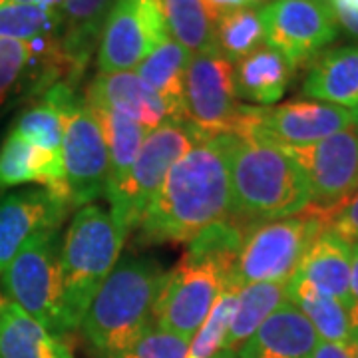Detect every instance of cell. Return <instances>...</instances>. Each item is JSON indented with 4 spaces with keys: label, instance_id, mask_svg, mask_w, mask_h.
Segmentation results:
<instances>
[{
    "label": "cell",
    "instance_id": "obj_21",
    "mask_svg": "<svg viewBox=\"0 0 358 358\" xmlns=\"http://www.w3.org/2000/svg\"><path fill=\"white\" fill-rule=\"evenodd\" d=\"M350 243H346L333 229H324L303 257L296 273L317 291L352 307L357 301L350 291Z\"/></svg>",
    "mask_w": 358,
    "mask_h": 358
},
{
    "label": "cell",
    "instance_id": "obj_41",
    "mask_svg": "<svg viewBox=\"0 0 358 358\" xmlns=\"http://www.w3.org/2000/svg\"><path fill=\"white\" fill-rule=\"evenodd\" d=\"M350 114H352V122H355V126H358V103L350 110Z\"/></svg>",
    "mask_w": 358,
    "mask_h": 358
},
{
    "label": "cell",
    "instance_id": "obj_35",
    "mask_svg": "<svg viewBox=\"0 0 358 358\" xmlns=\"http://www.w3.org/2000/svg\"><path fill=\"white\" fill-rule=\"evenodd\" d=\"M329 229L341 235L346 243H358V189L348 199L334 205V215Z\"/></svg>",
    "mask_w": 358,
    "mask_h": 358
},
{
    "label": "cell",
    "instance_id": "obj_4",
    "mask_svg": "<svg viewBox=\"0 0 358 358\" xmlns=\"http://www.w3.org/2000/svg\"><path fill=\"white\" fill-rule=\"evenodd\" d=\"M164 279V267L150 257L128 255L115 263L80 324L100 357H114L154 324V307Z\"/></svg>",
    "mask_w": 358,
    "mask_h": 358
},
{
    "label": "cell",
    "instance_id": "obj_12",
    "mask_svg": "<svg viewBox=\"0 0 358 358\" xmlns=\"http://www.w3.org/2000/svg\"><path fill=\"white\" fill-rule=\"evenodd\" d=\"M62 159L72 207H84L106 192L108 143L86 100H78L64 112Z\"/></svg>",
    "mask_w": 358,
    "mask_h": 358
},
{
    "label": "cell",
    "instance_id": "obj_22",
    "mask_svg": "<svg viewBox=\"0 0 358 358\" xmlns=\"http://www.w3.org/2000/svg\"><path fill=\"white\" fill-rule=\"evenodd\" d=\"M303 94L317 102L352 110L358 103V46H341L317 54L308 64Z\"/></svg>",
    "mask_w": 358,
    "mask_h": 358
},
{
    "label": "cell",
    "instance_id": "obj_40",
    "mask_svg": "<svg viewBox=\"0 0 358 358\" xmlns=\"http://www.w3.org/2000/svg\"><path fill=\"white\" fill-rule=\"evenodd\" d=\"M213 358H239V357H237L235 352H231V350H223V348H221Z\"/></svg>",
    "mask_w": 358,
    "mask_h": 358
},
{
    "label": "cell",
    "instance_id": "obj_25",
    "mask_svg": "<svg viewBox=\"0 0 358 358\" xmlns=\"http://www.w3.org/2000/svg\"><path fill=\"white\" fill-rule=\"evenodd\" d=\"M294 68L281 52L271 46H261L235 68V94L237 100L268 106L281 100L291 84Z\"/></svg>",
    "mask_w": 358,
    "mask_h": 358
},
{
    "label": "cell",
    "instance_id": "obj_43",
    "mask_svg": "<svg viewBox=\"0 0 358 358\" xmlns=\"http://www.w3.org/2000/svg\"><path fill=\"white\" fill-rule=\"evenodd\" d=\"M352 358H358V341L352 345Z\"/></svg>",
    "mask_w": 358,
    "mask_h": 358
},
{
    "label": "cell",
    "instance_id": "obj_33",
    "mask_svg": "<svg viewBox=\"0 0 358 358\" xmlns=\"http://www.w3.org/2000/svg\"><path fill=\"white\" fill-rule=\"evenodd\" d=\"M187 346V341L150 324L131 345L110 358H185Z\"/></svg>",
    "mask_w": 358,
    "mask_h": 358
},
{
    "label": "cell",
    "instance_id": "obj_19",
    "mask_svg": "<svg viewBox=\"0 0 358 358\" xmlns=\"http://www.w3.org/2000/svg\"><path fill=\"white\" fill-rule=\"evenodd\" d=\"M319 341V334L313 329L310 320L293 303L287 301L239 348L237 357L313 358Z\"/></svg>",
    "mask_w": 358,
    "mask_h": 358
},
{
    "label": "cell",
    "instance_id": "obj_31",
    "mask_svg": "<svg viewBox=\"0 0 358 358\" xmlns=\"http://www.w3.org/2000/svg\"><path fill=\"white\" fill-rule=\"evenodd\" d=\"M62 22V10H50L44 4H4L0 6V38L36 40L50 34Z\"/></svg>",
    "mask_w": 358,
    "mask_h": 358
},
{
    "label": "cell",
    "instance_id": "obj_9",
    "mask_svg": "<svg viewBox=\"0 0 358 358\" xmlns=\"http://www.w3.org/2000/svg\"><path fill=\"white\" fill-rule=\"evenodd\" d=\"M201 140L205 138L192 122L169 120L159 128L148 131L131 169L126 207L117 225L124 237H128L129 231L140 225L141 217L155 199L169 169Z\"/></svg>",
    "mask_w": 358,
    "mask_h": 358
},
{
    "label": "cell",
    "instance_id": "obj_5",
    "mask_svg": "<svg viewBox=\"0 0 358 358\" xmlns=\"http://www.w3.org/2000/svg\"><path fill=\"white\" fill-rule=\"evenodd\" d=\"M124 239L112 213L98 205H84L72 219L60 247L62 294L70 331L80 329L94 296L114 271Z\"/></svg>",
    "mask_w": 358,
    "mask_h": 358
},
{
    "label": "cell",
    "instance_id": "obj_3",
    "mask_svg": "<svg viewBox=\"0 0 358 358\" xmlns=\"http://www.w3.org/2000/svg\"><path fill=\"white\" fill-rule=\"evenodd\" d=\"M231 219L261 225L289 217L310 205L301 166L273 141L257 134H231Z\"/></svg>",
    "mask_w": 358,
    "mask_h": 358
},
{
    "label": "cell",
    "instance_id": "obj_36",
    "mask_svg": "<svg viewBox=\"0 0 358 358\" xmlns=\"http://www.w3.org/2000/svg\"><path fill=\"white\" fill-rule=\"evenodd\" d=\"M333 10L336 24L343 26L348 36L358 38V0H324Z\"/></svg>",
    "mask_w": 358,
    "mask_h": 358
},
{
    "label": "cell",
    "instance_id": "obj_15",
    "mask_svg": "<svg viewBox=\"0 0 358 358\" xmlns=\"http://www.w3.org/2000/svg\"><path fill=\"white\" fill-rule=\"evenodd\" d=\"M70 203L46 189L8 193L0 199V275L26 241L44 229H60Z\"/></svg>",
    "mask_w": 358,
    "mask_h": 358
},
{
    "label": "cell",
    "instance_id": "obj_28",
    "mask_svg": "<svg viewBox=\"0 0 358 358\" xmlns=\"http://www.w3.org/2000/svg\"><path fill=\"white\" fill-rule=\"evenodd\" d=\"M287 301V282H253L241 287L237 310L231 320L223 350L237 355L257 329Z\"/></svg>",
    "mask_w": 358,
    "mask_h": 358
},
{
    "label": "cell",
    "instance_id": "obj_24",
    "mask_svg": "<svg viewBox=\"0 0 358 358\" xmlns=\"http://www.w3.org/2000/svg\"><path fill=\"white\" fill-rule=\"evenodd\" d=\"M0 358H74L72 350L10 299H0Z\"/></svg>",
    "mask_w": 358,
    "mask_h": 358
},
{
    "label": "cell",
    "instance_id": "obj_26",
    "mask_svg": "<svg viewBox=\"0 0 358 358\" xmlns=\"http://www.w3.org/2000/svg\"><path fill=\"white\" fill-rule=\"evenodd\" d=\"M192 58V52L169 36L136 68V74L171 106L179 122H187L185 78Z\"/></svg>",
    "mask_w": 358,
    "mask_h": 358
},
{
    "label": "cell",
    "instance_id": "obj_8",
    "mask_svg": "<svg viewBox=\"0 0 358 358\" xmlns=\"http://www.w3.org/2000/svg\"><path fill=\"white\" fill-rule=\"evenodd\" d=\"M169 38L157 0H115L98 46V74L129 72Z\"/></svg>",
    "mask_w": 358,
    "mask_h": 358
},
{
    "label": "cell",
    "instance_id": "obj_10",
    "mask_svg": "<svg viewBox=\"0 0 358 358\" xmlns=\"http://www.w3.org/2000/svg\"><path fill=\"white\" fill-rule=\"evenodd\" d=\"M267 46L281 52L287 62H310L338 36V24L324 0H273L261 10Z\"/></svg>",
    "mask_w": 358,
    "mask_h": 358
},
{
    "label": "cell",
    "instance_id": "obj_2",
    "mask_svg": "<svg viewBox=\"0 0 358 358\" xmlns=\"http://www.w3.org/2000/svg\"><path fill=\"white\" fill-rule=\"evenodd\" d=\"M245 227L225 219L199 233L173 268L166 271L154 307V324L192 343L221 294L235 285Z\"/></svg>",
    "mask_w": 358,
    "mask_h": 358
},
{
    "label": "cell",
    "instance_id": "obj_23",
    "mask_svg": "<svg viewBox=\"0 0 358 358\" xmlns=\"http://www.w3.org/2000/svg\"><path fill=\"white\" fill-rule=\"evenodd\" d=\"M115 0H64L62 18L66 32L60 38V50L70 66L74 84L84 74L92 54L100 44L106 18Z\"/></svg>",
    "mask_w": 358,
    "mask_h": 358
},
{
    "label": "cell",
    "instance_id": "obj_37",
    "mask_svg": "<svg viewBox=\"0 0 358 358\" xmlns=\"http://www.w3.org/2000/svg\"><path fill=\"white\" fill-rule=\"evenodd\" d=\"M207 8V13L211 14V18L217 22L221 16L233 13L237 8H243V6H249L247 0H201Z\"/></svg>",
    "mask_w": 358,
    "mask_h": 358
},
{
    "label": "cell",
    "instance_id": "obj_29",
    "mask_svg": "<svg viewBox=\"0 0 358 358\" xmlns=\"http://www.w3.org/2000/svg\"><path fill=\"white\" fill-rule=\"evenodd\" d=\"M166 16L169 36L192 54L219 52L215 20L201 0H157Z\"/></svg>",
    "mask_w": 358,
    "mask_h": 358
},
{
    "label": "cell",
    "instance_id": "obj_20",
    "mask_svg": "<svg viewBox=\"0 0 358 358\" xmlns=\"http://www.w3.org/2000/svg\"><path fill=\"white\" fill-rule=\"evenodd\" d=\"M287 299L310 320L320 341L346 346L358 341V303L348 307L320 293L299 273L287 281Z\"/></svg>",
    "mask_w": 358,
    "mask_h": 358
},
{
    "label": "cell",
    "instance_id": "obj_13",
    "mask_svg": "<svg viewBox=\"0 0 358 358\" xmlns=\"http://www.w3.org/2000/svg\"><path fill=\"white\" fill-rule=\"evenodd\" d=\"M305 171L310 203L334 207L358 189V126L305 148H281Z\"/></svg>",
    "mask_w": 358,
    "mask_h": 358
},
{
    "label": "cell",
    "instance_id": "obj_39",
    "mask_svg": "<svg viewBox=\"0 0 358 358\" xmlns=\"http://www.w3.org/2000/svg\"><path fill=\"white\" fill-rule=\"evenodd\" d=\"M352 251V265H350V291L352 299L358 303V243L350 245Z\"/></svg>",
    "mask_w": 358,
    "mask_h": 358
},
{
    "label": "cell",
    "instance_id": "obj_18",
    "mask_svg": "<svg viewBox=\"0 0 358 358\" xmlns=\"http://www.w3.org/2000/svg\"><path fill=\"white\" fill-rule=\"evenodd\" d=\"M24 183H40L50 195L72 207L62 152L36 148L10 131L0 148V192Z\"/></svg>",
    "mask_w": 358,
    "mask_h": 358
},
{
    "label": "cell",
    "instance_id": "obj_7",
    "mask_svg": "<svg viewBox=\"0 0 358 358\" xmlns=\"http://www.w3.org/2000/svg\"><path fill=\"white\" fill-rule=\"evenodd\" d=\"M58 229L32 235L2 273L8 299L54 336L72 333L66 320Z\"/></svg>",
    "mask_w": 358,
    "mask_h": 358
},
{
    "label": "cell",
    "instance_id": "obj_30",
    "mask_svg": "<svg viewBox=\"0 0 358 358\" xmlns=\"http://www.w3.org/2000/svg\"><path fill=\"white\" fill-rule=\"evenodd\" d=\"M217 50L229 62H239L245 56L263 46L265 26L259 8L243 6L221 16L215 22Z\"/></svg>",
    "mask_w": 358,
    "mask_h": 358
},
{
    "label": "cell",
    "instance_id": "obj_27",
    "mask_svg": "<svg viewBox=\"0 0 358 358\" xmlns=\"http://www.w3.org/2000/svg\"><path fill=\"white\" fill-rule=\"evenodd\" d=\"M74 102H78L74 88L66 82H58L48 88L44 100L38 106L26 110L18 117L13 131L36 148L48 152H62L64 112Z\"/></svg>",
    "mask_w": 358,
    "mask_h": 358
},
{
    "label": "cell",
    "instance_id": "obj_42",
    "mask_svg": "<svg viewBox=\"0 0 358 358\" xmlns=\"http://www.w3.org/2000/svg\"><path fill=\"white\" fill-rule=\"evenodd\" d=\"M10 2H16V4H38L40 0H10Z\"/></svg>",
    "mask_w": 358,
    "mask_h": 358
},
{
    "label": "cell",
    "instance_id": "obj_11",
    "mask_svg": "<svg viewBox=\"0 0 358 358\" xmlns=\"http://www.w3.org/2000/svg\"><path fill=\"white\" fill-rule=\"evenodd\" d=\"M187 122L203 138L231 134L241 103L235 94V66L219 52L193 54L185 78Z\"/></svg>",
    "mask_w": 358,
    "mask_h": 358
},
{
    "label": "cell",
    "instance_id": "obj_6",
    "mask_svg": "<svg viewBox=\"0 0 358 358\" xmlns=\"http://www.w3.org/2000/svg\"><path fill=\"white\" fill-rule=\"evenodd\" d=\"M333 215L334 207L310 203L294 215L251 227L239 251L235 285L289 281Z\"/></svg>",
    "mask_w": 358,
    "mask_h": 358
},
{
    "label": "cell",
    "instance_id": "obj_16",
    "mask_svg": "<svg viewBox=\"0 0 358 358\" xmlns=\"http://www.w3.org/2000/svg\"><path fill=\"white\" fill-rule=\"evenodd\" d=\"M90 108H103L129 115L145 131L159 128L164 122H179L171 106L157 96L134 70L98 74L86 92Z\"/></svg>",
    "mask_w": 358,
    "mask_h": 358
},
{
    "label": "cell",
    "instance_id": "obj_34",
    "mask_svg": "<svg viewBox=\"0 0 358 358\" xmlns=\"http://www.w3.org/2000/svg\"><path fill=\"white\" fill-rule=\"evenodd\" d=\"M32 56L30 42L16 38H0V103L4 102L8 90L18 80V74Z\"/></svg>",
    "mask_w": 358,
    "mask_h": 358
},
{
    "label": "cell",
    "instance_id": "obj_14",
    "mask_svg": "<svg viewBox=\"0 0 358 358\" xmlns=\"http://www.w3.org/2000/svg\"><path fill=\"white\" fill-rule=\"evenodd\" d=\"M352 124L348 108L317 100H294L277 108L255 106L253 128L247 134H257L279 148H305Z\"/></svg>",
    "mask_w": 358,
    "mask_h": 358
},
{
    "label": "cell",
    "instance_id": "obj_32",
    "mask_svg": "<svg viewBox=\"0 0 358 358\" xmlns=\"http://www.w3.org/2000/svg\"><path fill=\"white\" fill-rule=\"evenodd\" d=\"M239 293H241V285H231L229 289L219 296L209 317L201 324V329L192 338L185 358H213L223 348L231 320L237 310Z\"/></svg>",
    "mask_w": 358,
    "mask_h": 358
},
{
    "label": "cell",
    "instance_id": "obj_17",
    "mask_svg": "<svg viewBox=\"0 0 358 358\" xmlns=\"http://www.w3.org/2000/svg\"><path fill=\"white\" fill-rule=\"evenodd\" d=\"M100 126H102L103 138L108 143V178H106V197L112 207V217L115 225H120L124 207H126V195H128V183L131 178V169L138 159L140 148L148 131L141 128L136 120L129 115L114 110L103 108H92Z\"/></svg>",
    "mask_w": 358,
    "mask_h": 358
},
{
    "label": "cell",
    "instance_id": "obj_38",
    "mask_svg": "<svg viewBox=\"0 0 358 358\" xmlns=\"http://www.w3.org/2000/svg\"><path fill=\"white\" fill-rule=\"evenodd\" d=\"M313 358H352V346L334 345V343L319 341Z\"/></svg>",
    "mask_w": 358,
    "mask_h": 358
},
{
    "label": "cell",
    "instance_id": "obj_1",
    "mask_svg": "<svg viewBox=\"0 0 358 358\" xmlns=\"http://www.w3.org/2000/svg\"><path fill=\"white\" fill-rule=\"evenodd\" d=\"M231 134L197 141L169 169L140 221L143 243H189L231 217Z\"/></svg>",
    "mask_w": 358,
    "mask_h": 358
}]
</instances>
